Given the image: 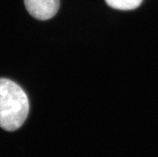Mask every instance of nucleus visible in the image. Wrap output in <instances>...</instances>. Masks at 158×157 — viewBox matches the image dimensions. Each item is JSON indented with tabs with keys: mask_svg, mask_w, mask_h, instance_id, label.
<instances>
[{
	"mask_svg": "<svg viewBox=\"0 0 158 157\" xmlns=\"http://www.w3.org/2000/svg\"><path fill=\"white\" fill-rule=\"evenodd\" d=\"M29 100L22 88L8 79H0V127L19 129L29 113Z\"/></svg>",
	"mask_w": 158,
	"mask_h": 157,
	"instance_id": "1",
	"label": "nucleus"
},
{
	"mask_svg": "<svg viewBox=\"0 0 158 157\" xmlns=\"http://www.w3.org/2000/svg\"><path fill=\"white\" fill-rule=\"evenodd\" d=\"M29 14L40 20H48L56 15L60 7V0H24Z\"/></svg>",
	"mask_w": 158,
	"mask_h": 157,
	"instance_id": "2",
	"label": "nucleus"
},
{
	"mask_svg": "<svg viewBox=\"0 0 158 157\" xmlns=\"http://www.w3.org/2000/svg\"><path fill=\"white\" fill-rule=\"evenodd\" d=\"M108 6L121 10H133L140 6L143 0H105Z\"/></svg>",
	"mask_w": 158,
	"mask_h": 157,
	"instance_id": "3",
	"label": "nucleus"
}]
</instances>
